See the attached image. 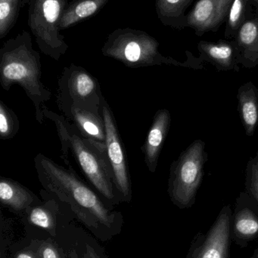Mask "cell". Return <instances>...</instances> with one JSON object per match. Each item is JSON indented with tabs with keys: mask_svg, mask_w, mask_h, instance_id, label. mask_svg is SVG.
<instances>
[{
	"mask_svg": "<svg viewBox=\"0 0 258 258\" xmlns=\"http://www.w3.org/2000/svg\"><path fill=\"white\" fill-rule=\"evenodd\" d=\"M38 180L42 188L65 203L70 210L99 239L119 233L122 215L82 177L72 165H59L42 153L34 158Z\"/></svg>",
	"mask_w": 258,
	"mask_h": 258,
	"instance_id": "6da1fadb",
	"label": "cell"
},
{
	"mask_svg": "<svg viewBox=\"0 0 258 258\" xmlns=\"http://www.w3.org/2000/svg\"><path fill=\"white\" fill-rule=\"evenodd\" d=\"M44 118L51 121L61 143L62 159L71 154L85 178L112 207L123 203L115 185L106 144L85 138L63 115L42 107Z\"/></svg>",
	"mask_w": 258,
	"mask_h": 258,
	"instance_id": "7a4b0ae2",
	"label": "cell"
},
{
	"mask_svg": "<svg viewBox=\"0 0 258 258\" xmlns=\"http://www.w3.org/2000/svg\"><path fill=\"white\" fill-rule=\"evenodd\" d=\"M40 54L33 47L30 33L23 30L8 39L0 49V85L8 91L18 85L22 88L35 110L38 123L44 122L42 107L51 98V92L41 80Z\"/></svg>",
	"mask_w": 258,
	"mask_h": 258,
	"instance_id": "3957f363",
	"label": "cell"
},
{
	"mask_svg": "<svg viewBox=\"0 0 258 258\" xmlns=\"http://www.w3.org/2000/svg\"><path fill=\"white\" fill-rule=\"evenodd\" d=\"M105 57L118 60L129 68L168 64L188 67L159 51V42L146 32L136 29L119 28L109 33L101 48Z\"/></svg>",
	"mask_w": 258,
	"mask_h": 258,
	"instance_id": "277c9868",
	"label": "cell"
},
{
	"mask_svg": "<svg viewBox=\"0 0 258 258\" xmlns=\"http://www.w3.org/2000/svg\"><path fill=\"white\" fill-rule=\"evenodd\" d=\"M68 3L69 0L29 1V28L41 52L55 60H59L69 48L60 29Z\"/></svg>",
	"mask_w": 258,
	"mask_h": 258,
	"instance_id": "5b68a950",
	"label": "cell"
},
{
	"mask_svg": "<svg viewBox=\"0 0 258 258\" xmlns=\"http://www.w3.org/2000/svg\"><path fill=\"white\" fill-rule=\"evenodd\" d=\"M204 146L201 140L194 141L171 165L168 192L173 203L180 209L190 207L195 202L204 175Z\"/></svg>",
	"mask_w": 258,
	"mask_h": 258,
	"instance_id": "8992f818",
	"label": "cell"
},
{
	"mask_svg": "<svg viewBox=\"0 0 258 258\" xmlns=\"http://www.w3.org/2000/svg\"><path fill=\"white\" fill-rule=\"evenodd\" d=\"M104 97L98 80L83 67L71 63L65 67L58 81L59 110L70 107L100 113Z\"/></svg>",
	"mask_w": 258,
	"mask_h": 258,
	"instance_id": "52a82bcc",
	"label": "cell"
},
{
	"mask_svg": "<svg viewBox=\"0 0 258 258\" xmlns=\"http://www.w3.org/2000/svg\"><path fill=\"white\" fill-rule=\"evenodd\" d=\"M101 114L106 127L108 157L113 171L115 185L123 203H130L133 197L128 161L115 115L105 97L101 100Z\"/></svg>",
	"mask_w": 258,
	"mask_h": 258,
	"instance_id": "ba28073f",
	"label": "cell"
},
{
	"mask_svg": "<svg viewBox=\"0 0 258 258\" xmlns=\"http://www.w3.org/2000/svg\"><path fill=\"white\" fill-rule=\"evenodd\" d=\"M230 216V207L226 206L207 235L192 248L189 258H229Z\"/></svg>",
	"mask_w": 258,
	"mask_h": 258,
	"instance_id": "9c48e42d",
	"label": "cell"
},
{
	"mask_svg": "<svg viewBox=\"0 0 258 258\" xmlns=\"http://www.w3.org/2000/svg\"><path fill=\"white\" fill-rule=\"evenodd\" d=\"M233 0H198L187 15V27L198 36L217 32L227 21Z\"/></svg>",
	"mask_w": 258,
	"mask_h": 258,
	"instance_id": "30bf717a",
	"label": "cell"
},
{
	"mask_svg": "<svg viewBox=\"0 0 258 258\" xmlns=\"http://www.w3.org/2000/svg\"><path fill=\"white\" fill-rule=\"evenodd\" d=\"M171 113L167 109L158 110L153 118L143 145L141 147L144 161L150 172H156L159 156L171 125Z\"/></svg>",
	"mask_w": 258,
	"mask_h": 258,
	"instance_id": "8fae6325",
	"label": "cell"
},
{
	"mask_svg": "<svg viewBox=\"0 0 258 258\" xmlns=\"http://www.w3.org/2000/svg\"><path fill=\"white\" fill-rule=\"evenodd\" d=\"M233 41L239 63L245 68H255L258 64V14L254 10L250 12Z\"/></svg>",
	"mask_w": 258,
	"mask_h": 258,
	"instance_id": "7c38bea8",
	"label": "cell"
},
{
	"mask_svg": "<svg viewBox=\"0 0 258 258\" xmlns=\"http://www.w3.org/2000/svg\"><path fill=\"white\" fill-rule=\"evenodd\" d=\"M41 202L36 194L19 182L9 177L0 178V203L12 212L24 215L29 208Z\"/></svg>",
	"mask_w": 258,
	"mask_h": 258,
	"instance_id": "4fadbf2b",
	"label": "cell"
},
{
	"mask_svg": "<svg viewBox=\"0 0 258 258\" xmlns=\"http://www.w3.org/2000/svg\"><path fill=\"white\" fill-rule=\"evenodd\" d=\"M43 202L29 208L24 214L30 225L42 229L56 236L58 215L61 210L62 201L45 189H41Z\"/></svg>",
	"mask_w": 258,
	"mask_h": 258,
	"instance_id": "5bb4252c",
	"label": "cell"
},
{
	"mask_svg": "<svg viewBox=\"0 0 258 258\" xmlns=\"http://www.w3.org/2000/svg\"><path fill=\"white\" fill-rule=\"evenodd\" d=\"M198 50L204 60L220 71H238V53L233 40L201 41L198 42Z\"/></svg>",
	"mask_w": 258,
	"mask_h": 258,
	"instance_id": "9a60e30c",
	"label": "cell"
},
{
	"mask_svg": "<svg viewBox=\"0 0 258 258\" xmlns=\"http://www.w3.org/2000/svg\"><path fill=\"white\" fill-rule=\"evenodd\" d=\"M61 112L83 137L106 144V127L101 112L95 113L75 107H70Z\"/></svg>",
	"mask_w": 258,
	"mask_h": 258,
	"instance_id": "2e32d148",
	"label": "cell"
},
{
	"mask_svg": "<svg viewBox=\"0 0 258 258\" xmlns=\"http://www.w3.org/2000/svg\"><path fill=\"white\" fill-rule=\"evenodd\" d=\"M239 111L246 135L252 136L258 125V89L252 83L241 86L238 93Z\"/></svg>",
	"mask_w": 258,
	"mask_h": 258,
	"instance_id": "e0dca14e",
	"label": "cell"
},
{
	"mask_svg": "<svg viewBox=\"0 0 258 258\" xmlns=\"http://www.w3.org/2000/svg\"><path fill=\"white\" fill-rule=\"evenodd\" d=\"M194 0H156L158 18L165 26L176 30L187 27L186 11Z\"/></svg>",
	"mask_w": 258,
	"mask_h": 258,
	"instance_id": "ac0fdd59",
	"label": "cell"
},
{
	"mask_svg": "<svg viewBox=\"0 0 258 258\" xmlns=\"http://www.w3.org/2000/svg\"><path fill=\"white\" fill-rule=\"evenodd\" d=\"M110 0H73L68 3L61 21V30H68L100 12Z\"/></svg>",
	"mask_w": 258,
	"mask_h": 258,
	"instance_id": "d6986e66",
	"label": "cell"
},
{
	"mask_svg": "<svg viewBox=\"0 0 258 258\" xmlns=\"http://www.w3.org/2000/svg\"><path fill=\"white\" fill-rule=\"evenodd\" d=\"M254 10L247 0H233L227 18L224 36L227 39H234L246 20L250 12Z\"/></svg>",
	"mask_w": 258,
	"mask_h": 258,
	"instance_id": "ffe728a7",
	"label": "cell"
},
{
	"mask_svg": "<svg viewBox=\"0 0 258 258\" xmlns=\"http://www.w3.org/2000/svg\"><path fill=\"white\" fill-rule=\"evenodd\" d=\"M24 5V0H0V39L15 27Z\"/></svg>",
	"mask_w": 258,
	"mask_h": 258,
	"instance_id": "44dd1931",
	"label": "cell"
},
{
	"mask_svg": "<svg viewBox=\"0 0 258 258\" xmlns=\"http://www.w3.org/2000/svg\"><path fill=\"white\" fill-rule=\"evenodd\" d=\"M234 233L241 240H250L258 234V217L250 209L238 212L234 221Z\"/></svg>",
	"mask_w": 258,
	"mask_h": 258,
	"instance_id": "7402d4cb",
	"label": "cell"
},
{
	"mask_svg": "<svg viewBox=\"0 0 258 258\" xmlns=\"http://www.w3.org/2000/svg\"><path fill=\"white\" fill-rule=\"evenodd\" d=\"M19 128L18 116L3 101H0V138L10 140L15 138Z\"/></svg>",
	"mask_w": 258,
	"mask_h": 258,
	"instance_id": "603a6c76",
	"label": "cell"
},
{
	"mask_svg": "<svg viewBox=\"0 0 258 258\" xmlns=\"http://www.w3.org/2000/svg\"><path fill=\"white\" fill-rule=\"evenodd\" d=\"M36 251L39 258H63L57 245L50 240L40 242Z\"/></svg>",
	"mask_w": 258,
	"mask_h": 258,
	"instance_id": "cb8c5ba5",
	"label": "cell"
},
{
	"mask_svg": "<svg viewBox=\"0 0 258 258\" xmlns=\"http://www.w3.org/2000/svg\"><path fill=\"white\" fill-rule=\"evenodd\" d=\"M251 192L258 202V165H254L252 167V176H251Z\"/></svg>",
	"mask_w": 258,
	"mask_h": 258,
	"instance_id": "d4e9b609",
	"label": "cell"
},
{
	"mask_svg": "<svg viewBox=\"0 0 258 258\" xmlns=\"http://www.w3.org/2000/svg\"><path fill=\"white\" fill-rule=\"evenodd\" d=\"M15 258H39L38 257L37 251L35 252L33 250L26 249L18 251L15 254Z\"/></svg>",
	"mask_w": 258,
	"mask_h": 258,
	"instance_id": "484cf974",
	"label": "cell"
},
{
	"mask_svg": "<svg viewBox=\"0 0 258 258\" xmlns=\"http://www.w3.org/2000/svg\"><path fill=\"white\" fill-rule=\"evenodd\" d=\"M83 258H101L98 253L95 251L92 246L89 245H86V250L83 253Z\"/></svg>",
	"mask_w": 258,
	"mask_h": 258,
	"instance_id": "4316f807",
	"label": "cell"
},
{
	"mask_svg": "<svg viewBox=\"0 0 258 258\" xmlns=\"http://www.w3.org/2000/svg\"><path fill=\"white\" fill-rule=\"evenodd\" d=\"M247 1L252 6L254 12L258 14V0H247Z\"/></svg>",
	"mask_w": 258,
	"mask_h": 258,
	"instance_id": "83f0119b",
	"label": "cell"
},
{
	"mask_svg": "<svg viewBox=\"0 0 258 258\" xmlns=\"http://www.w3.org/2000/svg\"><path fill=\"white\" fill-rule=\"evenodd\" d=\"M255 256H256V257H257V258H258V251H257V253H256Z\"/></svg>",
	"mask_w": 258,
	"mask_h": 258,
	"instance_id": "f1b7e54d",
	"label": "cell"
},
{
	"mask_svg": "<svg viewBox=\"0 0 258 258\" xmlns=\"http://www.w3.org/2000/svg\"><path fill=\"white\" fill-rule=\"evenodd\" d=\"M252 258H257V257H256V256L254 255V257H253Z\"/></svg>",
	"mask_w": 258,
	"mask_h": 258,
	"instance_id": "f546056e",
	"label": "cell"
},
{
	"mask_svg": "<svg viewBox=\"0 0 258 258\" xmlns=\"http://www.w3.org/2000/svg\"><path fill=\"white\" fill-rule=\"evenodd\" d=\"M257 165H258V163H257Z\"/></svg>",
	"mask_w": 258,
	"mask_h": 258,
	"instance_id": "4dcf8cb0",
	"label": "cell"
}]
</instances>
